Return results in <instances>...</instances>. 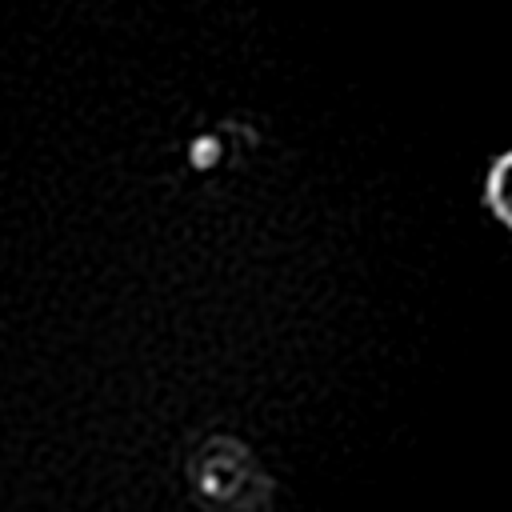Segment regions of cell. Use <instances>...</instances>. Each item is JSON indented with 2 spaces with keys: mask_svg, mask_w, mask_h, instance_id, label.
<instances>
[{
  "mask_svg": "<svg viewBox=\"0 0 512 512\" xmlns=\"http://www.w3.org/2000/svg\"><path fill=\"white\" fill-rule=\"evenodd\" d=\"M484 192H488L492 212H496V216H500V220L512 228V152H508V156H500V160L492 164Z\"/></svg>",
  "mask_w": 512,
  "mask_h": 512,
  "instance_id": "cell-1",
  "label": "cell"
}]
</instances>
